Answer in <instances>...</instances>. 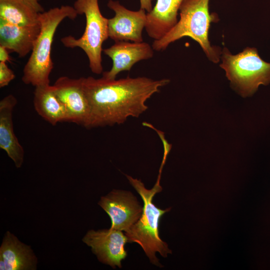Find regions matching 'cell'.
I'll return each instance as SVG.
<instances>
[{"mask_svg": "<svg viewBox=\"0 0 270 270\" xmlns=\"http://www.w3.org/2000/svg\"><path fill=\"white\" fill-rule=\"evenodd\" d=\"M30 4L38 12H44V8L40 4V0H24Z\"/></svg>", "mask_w": 270, "mask_h": 270, "instance_id": "44dd1931", "label": "cell"}, {"mask_svg": "<svg viewBox=\"0 0 270 270\" xmlns=\"http://www.w3.org/2000/svg\"><path fill=\"white\" fill-rule=\"evenodd\" d=\"M36 262L30 247L7 232L0 248V270H36Z\"/></svg>", "mask_w": 270, "mask_h": 270, "instance_id": "5bb4252c", "label": "cell"}, {"mask_svg": "<svg viewBox=\"0 0 270 270\" xmlns=\"http://www.w3.org/2000/svg\"><path fill=\"white\" fill-rule=\"evenodd\" d=\"M98 204L110 218V228L126 232L140 218L143 208L130 192L114 190Z\"/></svg>", "mask_w": 270, "mask_h": 270, "instance_id": "ba28073f", "label": "cell"}, {"mask_svg": "<svg viewBox=\"0 0 270 270\" xmlns=\"http://www.w3.org/2000/svg\"><path fill=\"white\" fill-rule=\"evenodd\" d=\"M220 58V66L232 86L242 96H252L260 85L270 84V62L260 58L256 48L247 47L234 55L224 48Z\"/></svg>", "mask_w": 270, "mask_h": 270, "instance_id": "5b68a950", "label": "cell"}, {"mask_svg": "<svg viewBox=\"0 0 270 270\" xmlns=\"http://www.w3.org/2000/svg\"><path fill=\"white\" fill-rule=\"evenodd\" d=\"M40 30V22L18 26L0 20V46L23 58L32 50Z\"/></svg>", "mask_w": 270, "mask_h": 270, "instance_id": "4fadbf2b", "label": "cell"}, {"mask_svg": "<svg viewBox=\"0 0 270 270\" xmlns=\"http://www.w3.org/2000/svg\"><path fill=\"white\" fill-rule=\"evenodd\" d=\"M15 76L14 72L6 62H0V88L8 86Z\"/></svg>", "mask_w": 270, "mask_h": 270, "instance_id": "ac0fdd59", "label": "cell"}, {"mask_svg": "<svg viewBox=\"0 0 270 270\" xmlns=\"http://www.w3.org/2000/svg\"><path fill=\"white\" fill-rule=\"evenodd\" d=\"M210 0H184L180 7V18L163 37L154 40L152 46L158 52L165 50L168 46L184 36H188L200 45L208 58L218 63L222 50L212 46L208 40L210 24L218 20L216 14L209 12Z\"/></svg>", "mask_w": 270, "mask_h": 270, "instance_id": "7a4b0ae2", "label": "cell"}, {"mask_svg": "<svg viewBox=\"0 0 270 270\" xmlns=\"http://www.w3.org/2000/svg\"><path fill=\"white\" fill-rule=\"evenodd\" d=\"M170 80L140 76L118 80L82 77V86L90 112L84 127L92 128L124 124L138 118L148 108L146 102Z\"/></svg>", "mask_w": 270, "mask_h": 270, "instance_id": "6da1fadb", "label": "cell"}, {"mask_svg": "<svg viewBox=\"0 0 270 270\" xmlns=\"http://www.w3.org/2000/svg\"><path fill=\"white\" fill-rule=\"evenodd\" d=\"M54 92L64 106L68 122L84 127L88 119L90 107L82 86V77L58 78L52 85Z\"/></svg>", "mask_w": 270, "mask_h": 270, "instance_id": "30bf717a", "label": "cell"}, {"mask_svg": "<svg viewBox=\"0 0 270 270\" xmlns=\"http://www.w3.org/2000/svg\"><path fill=\"white\" fill-rule=\"evenodd\" d=\"M10 51L5 47L0 46V62H6L10 61Z\"/></svg>", "mask_w": 270, "mask_h": 270, "instance_id": "d6986e66", "label": "cell"}, {"mask_svg": "<svg viewBox=\"0 0 270 270\" xmlns=\"http://www.w3.org/2000/svg\"><path fill=\"white\" fill-rule=\"evenodd\" d=\"M39 14L24 0H0V20L18 26H32L40 22Z\"/></svg>", "mask_w": 270, "mask_h": 270, "instance_id": "e0dca14e", "label": "cell"}, {"mask_svg": "<svg viewBox=\"0 0 270 270\" xmlns=\"http://www.w3.org/2000/svg\"><path fill=\"white\" fill-rule=\"evenodd\" d=\"M160 176L158 175L154 186L148 190L141 180L126 175L130 184L142 198L144 207L140 218L126 232V236L128 242H135L141 246L152 264L162 268L163 266L159 262L156 253L158 252L166 258L168 254H172V250L160 237L159 222L162 216L171 208L162 210L152 202L155 194L162 190L160 184Z\"/></svg>", "mask_w": 270, "mask_h": 270, "instance_id": "3957f363", "label": "cell"}, {"mask_svg": "<svg viewBox=\"0 0 270 270\" xmlns=\"http://www.w3.org/2000/svg\"><path fill=\"white\" fill-rule=\"evenodd\" d=\"M78 15L74 6L68 5L40 12V30L23 70L22 80L24 84L34 87L50 84V76L54 68L52 46L56 30L64 20H73Z\"/></svg>", "mask_w": 270, "mask_h": 270, "instance_id": "277c9868", "label": "cell"}, {"mask_svg": "<svg viewBox=\"0 0 270 270\" xmlns=\"http://www.w3.org/2000/svg\"><path fill=\"white\" fill-rule=\"evenodd\" d=\"M33 102L36 112L52 126L60 122H68L66 108L56 94L52 86L35 87Z\"/></svg>", "mask_w": 270, "mask_h": 270, "instance_id": "2e32d148", "label": "cell"}, {"mask_svg": "<svg viewBox=\"0 0 270 270\" xmlns=\"http://www.w3.org/2000/svg\"><path fill=\"white\" fill-rule=\"evenodd\" d=\"M74 8L78 14H84L86 27L82 36L76 38L68 36L61 38L66 48H79L86 54L91 71L96 74L103 72L102 53L104 42L108 38V20L100 10L98 0H76Z\"/></svg>", "mask_w": 270, "mask_h": 270, "instance_id": "8992f818", "label": "cell"}, {"mask_svg": "<svg viewBox=\"0 0 270 270\" xmlns=\"http://www.w3.org/2000/svg\"><path fill=\"white\" fill-rule=\"evenodd\" d=\"M16 104V98L12 94L0 102V148L20 168L24 162V150L14 130L12 112Z\"/></svg>", "mask_w": 270, "mask_h": 270, "instance_id": "7c38bea8", "label": "cell"}, {"mask_svg": "<svg viewBox=\"0 0 270 270\" xmlns=\"http://www.w3.org/2000/svg\"><path fill=\"white\" fill-rule=\"evenodd\" d=\"M184 0H156L154 6L146 12L145 30L154 40H158L177 23L178 10Z\"/></svg>", "mask_w": 270, "mask_h": 270, "instance_id": "9a60e30c", "label": "cell"}, {"mask_svg": "<svg viewBox=\"0 0 270 270\" xmlns=\"http://www.w3.org/2000/svg\"><path fill=\"white\" fill-rule=\"evenodd\" d=\"M140 8L144 10L146 12H150L152 9V0H140Z\"/></svg>", "mask_w": 270, "mask_h": 270, "instance_id": "ffe728a7", "label": "cell"}, {"mask_svg": "<svg viewBox=\"0 0 270 270\" xmlns=\"http://www.w3.org/2000/svg\"><path fill=\"white\" fill-rule=\"evenodd\" d=\"M82 240L95 254L99 261L115 268H122L121 261L127 256L124 245L128 239L122 230L109 228L90 230Z\"/></svg>", "mask_w": 270, "mask_h": 270, "instance_id": "9c48e42d", "label": "cell"}, {"mask_svg": "<svg viewBox=\"0 0 270 270\" xmlns=\"http://www.w3.org/2000/svg\"><path fill=\"white\" fill-rule=\"evenodd\" d=\"M152 46L146 42H116L110 48L103 49L104 53L112 61L110 70L102 72V77L107 80L116 79L120 72L130 71L136 62L152 58L154 56Z\"/></svg>", "mask_w": 270, "mask_h": 270, "instance_id": "8fae6325", "label": "cell"}, {"mask_svg": "<svg viewBox=\"0 0 270 270\" xmlns=\"http://www.w3.org/2000/svg\"><path fill=\"white\" fill-rule=\"evenodd\" d=\"M107 6L115 14L113 18L108 20L109 38L115 42H142V32L146 22V11L142 8L131 10L118 1L113 0H109Z\"/></svg>", "mask_w": 270, "mask_h": 270, "instance_id": "52a82bcc", "label": "cell"}]
</instances>
